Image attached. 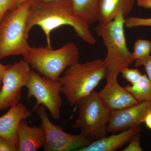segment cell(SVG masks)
I'll return each mask as SVG.
<instances>
[{
	"mask_svg": "<svg viewBox=\"0 0 151 151\" xmlns=\"http://www.w3.org/2000/svg\"><path fill=\"white\" fill-rule=\"evenodd\" d=\"M136 67L143 66L145 68L147 73V76L151 82V55L141 60H137L135 61Z\"/></svg>",
	"mask_w": 151,
	"mask_h": 151,
	"instance_id": "cell-23",
	"label": "cell"
},
{
	"mask_svg": "<svg viewBox=\"0 0 151 151\" xmlns=\"http://www.w3.org/2000/svg\"><path fill=\"white\" fill-rule=\"evenodd\" d=\"M137 4L140 7L151 9V0H137Z\"/></svg>",
	"mask_w": 151,
	"mask_h": 151,
	"instance_id": "cell-25",
	"label": "cell"
},
{
	"mask_svg": "<svg viewBox=\"0 0 151 151\" xmlns=\"http://www.w3.org/2000/svg\"><path fill=\"white\" fill-rule=\"evenodd\" d=\"M74 13L89 25L98 22L100 0H70Z\"/></svg>",
	"mask_w": 151,
	"mask_h": 151,
	"instance_id": "cell-16",
	"label": "cell"
},
{
	"mask_svg": "<svg viewBox=\"0 0 151 151\" xmlns=\"http://www.w3.org/2000/svg\"><path fill=\"white\" fill-rule=\"evenodd\" d=\"M17 151H36L43 148L45 134L42 127L29 126L25 119L20 123L17 131Z\"/></svg>",
	"mask_w": 151,
	"mask_h": 151,
	"instance_id": "cell-14",
	"label": "cell"
},
{
	"mask_svg": "<svg viewBox=\"0 0 151 151\" xmlns=\"http://www.w3.org/2000/svg\"><path fill=\"white\" fill-rule=\"evenodd\" d=\"M121 73L124 78L132 85L137 84L140 81L143 75L138 69L129 68V67L122 70Z\"/></svg>",
	"mask_w": 151,
	"mask_h": 151,
	"instance_id": "cell-20",
	"label": "cell"
},
{
	"mask_svg": "<svg viewBox=\"0 0 151 151\" xmlns=\"http://www.w3.org/2000/svg\"><path fill=\"white\" fill-rule=\"evenodd\" d=\"M36 111L41 120V127L45 133L44 151H76L94 141L81 133L77 135L68 134L60 126L52 124L49 119L44 105H40Z\"/></svg>",
	"mask_w": 151,
	"mask_h": 151,
	"instance_id": "cell-8",
	"label": "cell"
},
{
	"mask_svg": "<svg viewBox=\"0 0 151 151\" xmlns=\"http://www.w3.org/2000/svg\"><path fill=\"white\" fill-rule=\"evenodd\" d=\"M140 135L139 133L134 135L130 140L129 144L127 146L123 151H142V149L141 148L140 144Z\"/></svg>",
	"mask_w": 151,
	"mask_h": 151,
	"instance_id": "cell-22",
	"label": "cell"
},
{
	"mask_svg": "<svg viewBox=\"0 0 151 151\" xmlns=\"http://www.w3.org/2000/svg\"><path fill=\"white\" fill-rule=\"evenodd\" d=\"M126 89L138 102H151V82L146 74L142 76L140 81L133 85H127Z\"/></svg>",
	"mask_w": 151,
	"mask_h": 151,
	"instance_id": "cell-17",
	"label": "cell"
},
{
	"mask_svg": "<svg viewBox=\"0 0 151 151\" xmlns=\"http://www.w3.org/2000/svg\"><path fill=\"white\" fill-rule=\"evenodd\" d=\"M125 18L120 15L112 21L99 23L95 28V32L102 37L107 50L103 60L107 68L106 76H118L122 70L134 61L126 42Z\"/></svg>",
	"mask_w": 151,
	"mask_h": 151,
	"instance_id": "cell-4",
	"label": "cell"
},
{
	"mask_svg": "<svg viewBox=\"0 0 151 151\" xmlns=\"http://www.w3.org/2000/svg\"><path fill=\"white\" fill-rule=\"evenodd\" d=\"M136 0H100L98 22L104 24L113 20L118 16H127L132 12Z\"/></svg>",
	"mask_w": 151,
	"mask_h": 151,
	"instance_id": "cell-15",
	"label": "cell"
},
{
	"mask_svg": "<svg viewBox=\"0 0 151 151\" xmlns=\"http://www.w3.org/2000/svg\"><path fill=\"white\" fill-rule=\"evenodd\" d=\"M146 126L150 129H151V112L149 113L146 116L145 122Z\"/></svg>",
	"mask_w": 151,
	"mask_h": 151,
	"instance_id": "cell-27",
	"label": "cell"
},
{
	"mask_svg": "<svg viewBox=\"0 0 151 151\" xmlns=\"http://www.w3.org/2000/svg\"><path fill=\"white\" fill-rule=\"evenodd\" d=\"M103 60L98 59L77 63L67 68L60 77L61 92L71 106L78 104L91 94L107 76Z\"/></svg>",
	"mask_w": 151,
	"mask_h": 151,
	"instance_id": "cell-2",
	"label": "cell"
},
{
	"mask_svg": "<svg viewBox=\"0 0 151 151\" xmlns=\"http://www.w3.org/2000/svg\"><path fill=\"white\" fill-rule=\"evenodd\" d=\"M151 112V102L143 101L122 110L113 111L107 131L116 133L139 126Z\"/></svg>",
	"mask_w": 151,
	"mask_h": 151,
	"instance_id": "cell-10",
	"label": "cell"
},
{
	"mask_svg": "<svg viewBox=\"0 0 151 151\" xmlns=\"http://www.w3.org/2000/svg\"><path fill=\"white\" fill-rule=\"evenodd\" d=\"M31 113L22 103H19L0 116V137L6 139L17 149L18 147L17 131L22 120L30 117Z\"/></svg>",
	"mask_w": 151,
	"mask_h": 151,
	"instance_id": "cell-12",
	"label": "cell"
},
{
	"mask_svg": "<svg viewBox=\"0 0 151 151\" xmlns=\"http://www.w3.org/2000/svg\"><path fill=\"white\" fill-rule=\"evenodd\" d=\"M8 65H3L0 62V90L1 88L2 81L3 76H4L6 70L8 67Z\"/></svg>",
	"mask_w": 151,
	"mask_h": 151,
	"instance_id": "cell-26",
	"label": "cell"
},
{
	"mask_svg": "<svg viewBox=\"0 0 151 151\" xmlns=\"http://www.w3.org/2000/svg\"><path fill=\"white\" fill-rule=\"evenodd\" d=\"M39 1H40L46 2L48 1H52V0H38Z\"/></svg>",
	"mask_w": 151,
	"mask_h": 151,
	"instance_id": "cell-29",
	"label": "cell"
},
{
	"mask_svg": "<svg viewBox=\"0 0 151 151\" xmlns=\"http://www.w3.org/2000/svg\"><path fill=\"white\" fill-rule=\"evenodd\" d=\"M17 7L16 0H0V22L6 12Z\"/></svg>",
	"mask_w": 151,
	"mask_h": 151,
	"instance_id": "cell-21",
	"label": "cell"
},
{
	"mask_svg": "<svg viewBox=\"0 0 151 151\" xmlns=\"http://www.w3.org/2000/svg\"><path fill=\"white\" fill-rule=\"evenodd\" d=\"M139 126L122 131L116 134L107 136L93 141L88 145L80 148L77 151H114L130 142L132 137L139 133Z\"/></svg>",
	"mask_w": 151,
	"mask_h": 151,
	"instance_id": "cell-13",
	"label": "cell"
},
{
	"mask_svg": "<svg viewBox=\"0 0 151 151\" xmlns=\"http://www.w3.org/2000/svg\"><path fill=\"white\" fill-rule=\"evenodd\" d=\"M23 57L38 73L56 81L64 70L78 62L79 50L76 45L70 42L56 50L47 46L31 47Z\"/></svg>",
	"mask_w": 151,
	"mask_h": 151,
	"instance_id": "cell-5",
	"label": "cell"
},
{
	"mask_svg": "<svg viewBox=\"0 0 151 151\" xmlns=\"http://www.w3.org/2000/svg\"><path fill=\"white\" fill-rule=\"evenodd\" d=\"M125 27L129 29L141 27H151V17L146 18L132 17L127 18L125 19Z\"/></svg>",
	"mask_w": 151,
	"mask_h": 151,
	"instance_id": "cell-19",
	"label": "cell"
},
{
	"mask_svg": "<svg viewBox=\"0 0 151 151\" xmlns=\"http://www.w3.org/2000/svg\"><path fill=\"white\" fill-rule=\"evenodd\" d=\"M151 42L146 40H138L134 45V50L132 52L134 61L144 59L150 55Z\"/></svg>",
	"mask_w": 151,
	"mask_h": 151,
	"instance_id": "cell-18",
	"label": "cell"
},
{
	"mask_svg": "<svg viewBox=\"0 0 151 151\" xmlns=\"http://www.w3.org/2000/svg\"><path fill=\"white\" fill-rule=\"evenodd\" d=\"M26 1L27 0H16L17 6Z\"/></svg>",
	"mask_w": 151,
	"mask_h": 151,
	"instance_id": "cell-28",
	"label": "cell"
},
{
	"mask_svg": "<svg viewBox=\"0 0 151 151\" xmlns=\"http://www.w3.org/2000/svg\"><path fill=\"white\" fill-rule=\"evenodd\" d=\"M64 25L73 28L76 35L86 43L91 45L96 43V39L89 29V24L75 14L70 0L46 2L35 0L28 20L29 33L35 26H38L45 35L47 46L52 47V32Z\"/></svg>",
	"mask_w": 151,
	"mask_h": 151,
	"instance_id": "cell-1",
	"label": "cell"
},
{
	"mask_svg": "<svg viewBox=\"0 0 151 151\" xmlns=\"http://www.w3.org/2000/svg\"><path fill=\"white\" fill-rule=\"evenodd\" d=\"M31 71L30 66L24 59L9 64L0 90V112L19 103L22 88L27 84Z\"/></svg>",
	"mask_w": 151,
	"mask_h": 151,
	"instance_id": "cell-9",
	"label": "cell"
},
{
	"mask_svg": "<svg viewBox=\"0 0 151 151\" xmlns=\"http://www.w3.org/2000/svg\"><path fill=\"white\" fill-rule=\"evenodd\" d=\"M25 87L28 89L27 99L29 100L34 97L36 100L34 110H36L40 105H42L48 109L53 119H60L62 100L60 96L61 85L59 81H52L32 70Z\"/></svg>",
	"mask_w": 151,
	"mask_h": 151,
	"instance_id": "cell-7",
	"label": "cell"
},
{
	"mask_svg": "<svg viewBox=\"0 0 151 151\" xmlns=\"http://www.w3.org/2000/svg\"><path fill=\"white\" fill-rule=\"evenodd\" d=\"M35 0H27L8 11L0 22V60L11 56L23 55L29 50L27 24Z\"/></svg>",
	"mask_w": 151,
	"mask_h": 151,
	"instance_id": "cell-3",
	"label": "cell"
},
{
	"mask_svg": "<svg viewBox=\"0 0 151 151\" xmlns=\"http://www.w3.org/2000/svg\"><path fill=\"white\" fill-rule=\"evenodd\" d=\"M78 104V116L71 127L79 129L81 134L94 140L106 137L112 111L103 103L98 93L93 91Z\"/></svg>",
	"mask_w": 151,
	"mask_h": 151,
	"instance_id": "cell-6",
	"label": "cell"
},
{
	"mask_svg": "<svg viewBox=\"0 0 151 151\" xmlns=\"http://www.w3.org/2000/svg\"><path fill=\"white\" fill-rule=\"evenodd\" d=\"M118 77L106 76V85L98 93L103 103L112 111L122 110L139 103L125 87L119 84Z\"/></svg>",
	"mask_w": 151,
	"mask_h": 151,
	"instance_id": "cell-11",
	"label": "cell"
},
{
	"mask_svg": "<svg viewBox=\"0 0 151 151\" xmlns=\"http://www.w3.org/2000/svg\"><path fill=\"white\" fill-rule=\"evenodd\" d=\"M17 151L6 139L0 137V151Z\"/></svg>",
	"mask_w": 151,
	"mask_h": 151,
	"instance_id": "cell-24",
	"label": "cell"
}]
</instances>
